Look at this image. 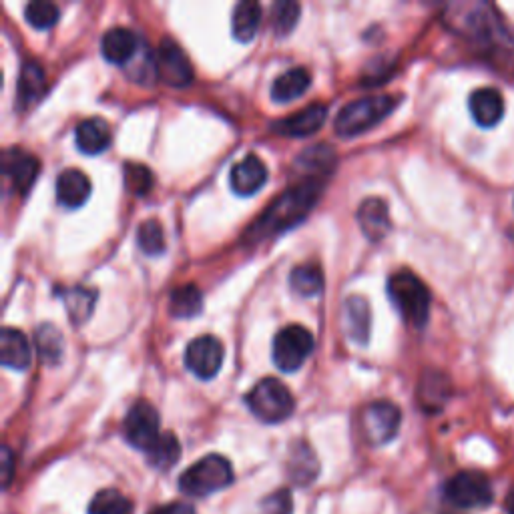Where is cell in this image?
I'll return each instance as SVG.
<instances>
[{
    "label": "cell",
    "mask_w": 514,
    "mask_h": 514,
    "mask_svg": "<svg viewBox=\"0 0 514 514\" xmlns=\"http://www.w3.org/2000/svg\"><path fill=\"white\" fill-rule=\"evenodd\" d=\"M398 103L400 97L396 95H374L352 101L338 113L334 129L340 137L362 135L382 123L398 107Z\"/></svg>",
    "instance_id": "7a4b0ae2"
},
{
    "label": "cell",
    "mask_w": 514,
    "mask_h": 514,
    "mask_svg": "<svg viewBox=\"0 0 514 514\" xmlns=\"http://www.w3.org/2000/svg\"><path fill=\"white\" fill-rule=\"evenodd\" d=\"M61 17V11L57 5L53 3H43V0H37V3L27 5L25 9V19L31 27H35L37 31H47L53 29L57 25Z\"/></svg>",
    "instance_id": "d590c367"
},
{
    "label": "cell",
    "mask_w": 514,
    "mask_h": 514,
    "mask_svg": "<svg viewBox=\"0 0 514 514\" xmlns=\"http://www.w3.org/2000/svg\"><path fill=\"white\" fill-rule=\"evenodd\" d=\"M290 286L296 294H300L304 298L318 296L324 290V274L316 264L298 266L290 274Z\"/></svg>",
    "instance_id": "1f68e13d"
},
{
    "label": "cell",
    "mask_w": 514,
    "mask_h": 514,
    "mask_svg": "<svg viewBox=\"0 0 514 514\" xmlns=\"http://www.w3.org/2000/svg\"><path fill=\"white\" fill-rule=\"evenodd\" d=\"M89 514H135V506L123 492L103 488L89 502Z\"/></svg>",
    "instance_id": "4dcf8cb0"
},
{
    "label": "cell",
    "mask_w": 514,
    "mask_h": 514,
    "mask_svg": "<svg viewBox=\"0 0 514 514\" xmlns=\"http://www.w3.org/2000/svg\"><path fill=\"white\" fill-rule=\"evenodd\" d=\"M223 344L215 336H199L185 350V366L201 380L217 376L223 364Z\"/></svg>",
    "instance_id": "7c38bea8"
},
{
    "label": "cell",
    "mask_w": 514,
    "mask_h": 514,
    "mask_svg": "<svg viewBox=\"0 0 514 514\" xmlns=\"http://www.w3.org/2000/svg\"><path fill=\"white\" fill-rule=\"evenodd\" d=\"M268 181V167L257 155H247L233 165L229 173V185L237 195L249 197L260 191Z\"/></svg>",
    "instance_id": "5bb4252c"
},
{
    "label": "cell",
    "mask_w": 514,
    "mask_h": 514,
    "mask_svg": "<svg viewBox=\"0 0 514 514\" xmlns=\"http://www.w3.org/2000/svg\"><path fill=\"white\" fill-rule=\"evenodd\" d=\"M145 454H147V462L153 468L169 470L181 458V444L173 432H161L157 442Z\"/></svg>",
    "instance_id": "83f0119b"
},
{
    "label": "cell",
    "mask_w": 514,
    "mask_h": 514,
    "mask_svg": "<svg viewBox=\"0 0 514 514\" xmlns=\"http://www.w3.org/2000/svg\"><path fill=\"white\" fill-rule=\"evenodd\" d=\"M262 23V7L257 3H251V0H245V3H239L235 9H233V15H231V31H233V37L241 43H249L255 33H257V27H260Z\"/></svg>",
    "instance_id": "484cf974"
},
{
    "label": "cell",
    "mask_w": 514,
    "mask_h": 514,
    "mask_svg": "<svg viewBox=\"0 0 514 514\" xmlns=\"http://www.w3.org/2000/svg\"><path fill=\"white\" fill-rule=\"evenodd\" d=\"M101 51L109 63L125 67L129 63H133L135 57L139 55L141 41L133 31H129L125 27H115L103 35Z\"/></svg>",
    "instance_id": "2e32d148"
},
{
    "label": "cell",
    "mask_w": 514,
    "mask_h": 514,
    "mask_svg": "<svg viewBox=\"0 0 514 514\" xmlns=\"http://www.w3.org/2000/svg\"><path fill=\"white\" fill-rule=\"evenodd\" d=\"M63 300H65L71 322L75 326H81L91 318V314L95 310L97 292L89 290V288H73L63 294Z\"/></svg>",
    "instance_id": "f546056e"
},
{
    "label": "cell",
    "mask_w": 514,
    "mask_h": 514,
    "mask_svg": "<svg viewBox=\"0 0 514 514\" xmlns=\"http://www.w3.org/2000/svg\"><path fill=\"white\" fill-rule=\"evenodd\" d=\"M13 452L9 446L3 448V486L9 488L11 486V478H13Z\"/></svg>",
    "instance_id": "60d3db41"
},
{
    "label": "cell",
    "mask_w": 514,
    "mask_h": 514,
    "mask_svg": "<svg viewBox=\"0 0 514 514\" xmlns=\"http://www.w3.org/2000/svg\"><path fill=\"white\" fill-rule=\"evenodd\" d=\"M344 330L356 344H366L370 338V306L364 298L352 296L344 304Z\"/></svg>",
    "instance_id": "603a6c76"
},
{
    "label": "cell",
    "mask_w": 514,
    "mask_h": 514,
    "mask_svg": "<svg viewBox=\"0 0 514 514\" xmlns=\"http://www.w3.org/2000/svg\"><path fill=\"white\" fill-rule=\"evenodd\" d=\"M123 436L133 448L147 452L161 436L155 406L145 400L135 402L123 420Z\"/></svg>",
    "instance_id": "30bf717a"
},
{
    "label": "cell",
    "mask_w": 514,
    "mask_h": 514,
    "mask_svg": "<svg viewBox=\"0 0 514 514\" xmlns=\"http://www.w3.org/2000/svg\"><path fill=\"white\" fill-rule=\"evenodd\" d=\"M468 109L472 119L482 129L496 127L504 117V99L498 89L482 87L476 89L468 99Z\"/></svg>",
    "instance_id": "e0dca14e"
},
{
    "label": "cell",
    "mask_w": 514,
    "mask_h": 514,
    "mask_svg": "<svg viewBox=\"0 0 514 514\" xmlns=\"http://www.w3.org/2000/svg\"><path fill=\"white\" fill-rule=\"evenodd\" d=\"M233 482V466L221 454H207L179 476V488L187 496L203 498Z\"/></svg>",
    "instance_id": "277c9868"
},
{
    "label": "cell",
    "mask_w": 514,
    "mask_h": 514,
    "mask_svg": "<svg viewBox=\"0 0 514 514\" xmlns=\"http://www.w3.org/2000/svg\"><path fill=\"white\" fill-rule=\"evenodd\" d=\"M245 404L251 414L266 424H280L288 420L296 410L292 392L276 378H264L257 382L245 396Z\"/></svg>",
    "instance_id": "5b68a950"
},
{
    "label": "cell",
    "mask_w": 514,
    "mask_h": 514,
    "mask_svg": "<svg viewBox=\"0 0 514 514\" xmlns=\"http://www.w3.org/2000/svg\"><path fill=\"white\" fill-rule=\"evenodd\" d=\"M155 67H157V77L169 87L181 89L193 83V67L185 51L173 39H163L159 43V49L155 55Z\"/></svg>",
    "instance_id": "8fae6325"
},
{
    "label": "cell",
    "mask_w": 514,
    "mask_h": 514,
    "mask_svg": "<svg viewBox=\"0 0 514 514\" xmlns=\"http://www.w3.org/2000/svg\"><path fill=\"white\" fill-rule=\"evenodd\" d=\"M314 352V336L304 326H288L274 340V364L282 372H298Z\"/></svg>",
    "instance_id": "52a82bcc"
},
{
    "label": "cell",
    "mask_w": 514,
    "mask_h": 514,
    "mask_svg": "<svg viewBox=\"0 0 514 514\" xmlns=\"http://www.w3.org/2000/svg\"><path fill=\"white\" fill-rule=\"evenodd\" d=\"M137 243L147 255H161L165 251V233L157 219H147L137 229Z\"/></svg>",
    "instance_id": "836d02e7"
},
{
    "label": "cell",
    "mask_w": 514,
    "mask_h": 514,
    "mask_svg": "<svg viewBox=\"0 0 514 514\" xmlns=\"http://www.w3.org/2000/svg\"><path fill=\"white\" fill-rule=\"evenodd\" d=\"M444 21L452 31L472 41H488L496 23L492 7L482 3L450 5L444 13Z\"/></svg>",
    "instance_id": "8992f818"
},
{
    "label": "cell",
    "mask_w": 514,
    "mask_h": 514,
    "mask_svg": "<svg viewBox=\"0 0 514 514\" xmlns=\"http://www.w3.org/2000/svg\"><path fill=\"white\" fill-rule=\"evenodd\" d=\"M91 197V181L79 169H67L57 177V199L67 209H79Z\"/></svg>",
    "instance_id": "ffe728a7"
},
{
    "label": "cell",
    "mask_w": 514,
    "mask_h": 514,
    "mask_svg": "<svg viewBox=\"0 0 514 514\" xmlns=\"http://www.w3.org/2000/svg\"><path fill=\"white\" fill-rule=\"evenodd\" d=\"M446 500L456 508H484L492 502L490 480L480 472H458L444 484Z\"/></svg>",
    "instance_id": "ba28073f"
},
{
    "label": "cell",
    "mask_w": 514,
    "mask_h": 514,
    "mask_svg": "<svg viewBox=\"0 0 514 514\" xmlns=\"http://www.w3.org/2000/svg\"><path fill=\"white\" fill-rule=\"evenodd\" d=\"M402 422V412L388 400L372 402L362 412V430L370 444L382 446L396 438Z\"/></svg>",
    "instance_id": "9c48e42d"
},
{
    "label": "cell",
    "mask_w": 514,
    "mask_h": 514,
    "mask_svg": "<svg viewBox=\"0 0 514 514\" xmlns=\"http://www.w3.org/2000/svg\"><path fill=\"white\" fill-rule=\"evenodd\" d=\"M77 147L87 155H99L111 145V127L101 117H91L79 123L75 131Z\"/></svg>",
    "instance_id": "44dd1931"
},
{
    "label": "cell",
    "mask_w": 514,
    "mask_h": 514,
    "mask_svg": "<svg viewBox=\"0 0 514 514\" xmlns=\"http://www.w3.org/2000/svg\"><path fill=\"white\" fill-rule=\"evenodd\" d=\"M320 193L322 181L316 177H308L292 185L262 213L260 219H255L251 223V227L245 233V241L260 243L298 225L318 203Z\"/></svg>",
    "instance_id": "6da1fadb"
},
{
    "label": "cell",
    "mask_w": 514,
    "mask_h": 514,
    "mask_svg": "<svg viewBox=\"0 0 514 514\" xmlns=\"http://www.w3.org/2000/svg\"><path fill=\"white\" fill-rule=\"evenodd\" d=\"M39 173H41V163L35 155H31L19 147L5 149L3 175L11 181L13 191L25 195L35 185Z\"/></svg>",
    "instance_id": "4fadbf2b"
},
{
    "label": "cell",
    "mask_w": 514,
    "mask_h": 514,
    "mask_svg": "<svg viewBox=\"0 0 514 514\" xmlns=\"http://www.w3.org/2000/svg\"><path fill=\"white\" fill-rule=\"evenodd\" d=\"M47 91V81L45 73L39 63H25L21 71V81H19V101L21 107L27 109L43 99Z\"/></svg>",
    "instance_id": "4316f807"
},
{
    "label": "cell",
    "mask_w": 514,
    "mask_h": 514,
    "mask_svg": "<svg viewBox=\"0 0 514 514\" xmlns=\"http://www.w3.org/2000/svg\"><path fill=\"white\" fill-rule=\"evenodd\" d=\"M203 310V296L197 290V286L187 284L181 288H175L169 300V312L173 318L187 320L199 316Z\"/></svg>",
    "instance_id": "f1b7e54d"
},
{
    "label": "cell",
    "mask_w": 514,
    "mask_h": 514,
    "mask_svg": "<svg viewBox=\"0 0 514 514\" xmlns=\"http://www.w3.org/2000/svg\"><path fill=\"white\" fill-rule=\"evenodd\" d=\"M262 510H264V514H294L292 492L288 488H282V490L270 494L262 502Z\"/></svg>",
    "instance_id": "f35d334b"
},
{
    "label": "cell",
    "mask_w": 514,
    "mask_h": 514,
    "mask_svg": "<svg viewBox=\"0 0 514 514\" xmlns=\"http://www.w3.org/2000/svg\"><path fill=\"white\" fill-rule=\"evenodd\" d=\"M450 398V382L440 372H426L418 386V400L426 412H438Z\"/></svg>",
    "instance_id": "cb8c5ba5"
},
{
    "label": "cell",
    "mask_w": 514,
    "mask_h": 514,
    "mask_svg": "<svg viewBox=\"0 0 514 514\" xmlns=\"http://www.w3.org/2000/svg\"><path fill=\"white\" fill-rule=\"evenodd\" d=\"M33 352L27 336L17 328H5L0 334V362L13 370H27L31 366Z\"/></svg>",
    "instance_id": "d6986e66"
},
{
    "label": "cell",
    "mask_w": 514,
    "mask_h": 514,
    "mask_svg": "<svg viewBox=\"0 0 514 514\" xmlns=\"http://www.w3.org/2000/svg\"><path fill=\"white\" fill-rule=\"evenodd\" d=\"M388 296L400 316L414 328H424L430 318V292L412 272H398L388 280Z\"/></svg>",
    "instance_id": "3957f363"
},
{
    "label": "cell",
    "mask_w": 514,
    "mask_h": 514,
    "mask_svg": "<svg viewBox=\"0 0 514 514\" xmlns=\"http://www.w3.org/2000/svg\"><path fill=\"white\" fill-rule=\"evenodd\" d=\"M37 348H39V354L43 358L45 364H57L63 356V336L61 332L47 324L43 326L39 332H37Z\"/></svg>",
    "instance_id": "e575fe53"
},
{
    "label": "cell",
    "mask_w": 514,
    "mask_h": 514,
    "mask_svg": "<svg viewBox=\"0 0 514 514\" xmlns=\"http://www.w3.org/2000/svg\"><path fill=\"white\" fill-rule=\"evenodd\" d=\"M358 223H360L362 233L370 241H374V243L382 241L390 233V227H392L388 205L378 197L366 199L358 209Z\"/></svg>",
    "instance_id": "ac0fdd59"
},
{
    "label": "cell",
    "mask_w": 514,
    "mask_h": 514,
    "mask_svg": "<svg viewBox=\"0 0 514 514\" xmlns=\"http://www.w3.org/2000/svg\"><path fill=\"white\" fill-rule=\"evenodd\" d=\"M300 21V5L298 3H278L274 7L272 27L278 37H288Z\"/></svg>",
    "instance_id": "74e56055"
},
{
    "label": "cell",
    "mask_w": 514,
    "mask_h": 514,
    "mask_svg": "<svg viewBox=\"0 0 514 514\" xmlns=\"http://www.w3.org/2000/svg\"><path fill=\"white\" fill-rule=\"evenodd\" d=\"M506 510H508V514H514V490L510 492V496L506 500Z\"/></svg>",
    "instance_id": "b9f144b4"
},
{
    "label": "cell",
    "mask_w": 514,
    "mask_h": 514,
    "mask_svg": "<svg viewBox=\"0 0 514 514\" xmlns=\"http://www.w3.org/2000/svg\"><path fill=\"white\" fill-rule=\"evenodd\" d=\"M326 117H328V107L314 103V105L294 113L292 117L272 123V131L286 135V137H308L322 129V125L326 123Z\"/></svg>",
    "instance_id": "9a60e30c"
},
{
    "label": "cell",
    "mask_w": 514,
    "mask_h": 514,
    "mask_svg": "<svg viewBox=\"0 0 514 514\" xmlns=\"http://www.w3.org/2000/svg\"><path fill=\"white\" fill-rule=\"evenodd\" d=\"M123 173H125V185L133 195L143 197L151 191L153 173H151L149 167H145L141 163H125Z\"/></svg>",
    "instance_id": "8d00e7d4"
},
{
    "label": "cell",
    "mask_w": 514,
    "mask_h": 514,
    "mask_svg": "<svg viewBox=\"0 0 514 514\" xmlns=\"http://www.w3.org/2000/svg\"><path fill=\"white\" fill-rule=\"evenodd\" d=\"M320 474V462L308 442H298L288 460V476L298 486H310Z\"/></svg>",
    "instance_id": "7402d4cb"
},
{
    "label": "cell",
    "mask_w": 514,
    "mask_h": 514,
    "mask_svg": "<svg viewBox=\"0 0 514 514\" xmlns=\"http://www.w3.org/2000/svg\"><path fill=\"white\" fill-rule=\"evenodd\" d=\"M312 85V75L304 67H296L286 71L274 81L272 87V99L276 103H290L298 97H302Z\"/></svg>",
    "instance_id": "d4e9b609"
},
{
    "label": "cell",
    "mask_w": 514,
    "mask_h": 514,
    "mask_svg": "<svg viewBox=\"0 0 514 514\" xmlns=\"http://www.w3.org/2000/svg\"><path fill=\"white\" fill-rule=\"evenodd\" d=\"M147 514H197L195 508L187 502H169L163 506L151 508Z\"/></svg>",
    "instance_id": "ab89813d"
},
{
    "label": "cell",
    "mask_w": 514,
    "mask_h": 514,
    "mask_svg": "<svg viewBox=\"0 0 514 514\" xmlns=\"http://www.w3.org/2000/svg\"><path fill=\"white\" fill-rule=\"evenodd\" d=\"M298 165L304 167V171H308V173L326 177L332 171V167L336 165V157H334V151L326 145L312 147L298 157Z\"/></svg>",
    "instance_id": "d6a6232c"
}]
</instances>
